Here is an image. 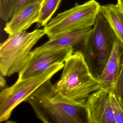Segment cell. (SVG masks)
<instances>
[{"label":"cell","instance_id":"1","mask_svg":"<svg viewBox=\"0 0 123 123\" xmlns=\"http://www.w3.org/2000/svg\"><path fill=\"white\" fill-rule=\"evenodd\" d=\"M37 118L44 123H88L85 105L70 101L48 80L26 99Z\"/></svg>","mask_w":123,"mask_h":123},{"label":"cell","instance_id":"2","mask_svg":"<svg viewBox=\"0 0 123 123\" xmlns=\"http://www.w3.org/2000/svg\"><path fill=\"white\" fill-rule=\"evenodd\" d=\"M54 85L65 98L80 105H85L91 93L102 88L80 51L65 60L60 78Z\"/></svg>","mask_w":123,"mask_h":123},{"label":"cell","instance_id":"3","mask_svg":"<svg viewBox=\"0 0 123 123\" xmlns=\"http://www.w3.org/2000/svg\"><path fill=\"white\" fill-rule=\"evenodd\" d=\"M93 26L84 41L81 52L92 73L97 77L105 65L117 38L100 12Z\"/></svg>","mask_w":123,"mask_h":123},{"label":"cell","instance_id":"4","mask_svg":"<svg viewBox=\"0 0 123 123\" xmlns=\"http://www.w3.org/2000/svg\"><path fill=\"white\" fill-rule=\"evenodd\" d=\"M46 34L43 29L31 32L25 31L9 36L0 46V73L10 77L24 67L31 50Z\"/></svg>","mask_w":123,"mask_h":123},{"label":"cell","instance_id":"5","mask_svg":"<svg viewBox=\"0 0 123 123\" xmlns=\"http://www.w3.org/2000/svg\"><path fill=\"white\" fill-rule=\"evenodd\" d=\"M101 6L95 0H90L59 13L45 26L49 39L71 31L92 27L95 24Z\"/></svg>","mask_w":123,"mask_h":123},{"label":"cell","instance_id":"6","mask_svg":"<svg viewBox=\"0 0 123 123\" xmlns=\"http://www.w3.org/2000/svg\"><path fill=\"white\" fill-rule=\"evenodd\" d=\"M64 63L52 65L36 77L17 80L15 84L4 88L0 93V122L10 118L13 110L26 99L39 87L63 69Z\"/></svg>","mask_w":123,"mask_h":123},{"label":"cell","instance_id":"7","mask_svg":"<svg viewBox=\"0 0 123 123\" xmlns=\"http://www.w3.org/2000/svg\"><path fill=\"white\" fill-rule=\"evenodd\" d=\"M74 52L72 47L30 52L24 67L18 73L17 80L36 77L57 63H63Z\"/></svg>","mask_w":123,"mask_h":123},{"label":"cell","instance_id":"8","mask_svg":"<svg viewBox=\"0 0 123 123\" xmlns=\"http://www.w3.org/2000/svg\"><path fill=\"white\" fill-rule=\"evenodd\" d=\"M111 92L102 88L88 96L85 103L88 123H116L111 104Z\"/></svg>","mask_w":123,"mask_h":123},{"label":"cell","instance_id":"9","mask_svg":"<svg viewBox=\"0 0 123 123\" xmlns=\"http://www.w3.org/2000/svg\"><path fill=\"white\" fill-rule=\"evenodd\" d=\"M123 63V44L117 38L105 65L96 77L102 88L113 90Z\"/></svg>","mask_w":123,"mask_h":123},{"label":"cell","instance_id":"10","mask_svg":"<svg viewBox=\"0 0 123 123\" xmlns=\"http://www.w3.org/2000/svg\"><path fill=\"white\" fill-rule=\"evenodd\" d=\"M42 5L38 3L26 6L14 15L4 28L10 36L25 31L35 23H37Z\"/></svg>","mask_w":123,"mask_h":123},{"label":"cell","instance_id":"11","mask_svg":"<svg viewBox=\"0 0 123 123\" xmlns=\"http://www.w3.org/2000/svg\"><path fill=\"white\" fill-rule=\"evenodd\" d=\"M92 27L81 30L71 31L50 39L41 46L31 51L35 53L46 50L60 49L67 47H72L74 52L77 51V47H81L84 41L92 31Z\"/></svg>","mask_w":123,"mask_h":123},{"label":"cell","instance_id":"12","mask_svg":"<svg viewBox=\"0 0 123 123\" xmlns=\"http://www.w3.org/2000/svg\"><path fill=\"white\" fill-rule=\"evenodd\" d=\"M100 13L106 19L117 39L123 44V11L116 5L101 6Z\"/></svg>","mask_w":123,"mask_h":123},{"label":"cell","instance_id":"13","mask_svg":"<svg viewBox=\"0 0 123 123\" xmlns=\"http://www.w3.org/2000/svg\"><path fill=\"white\" fill-rule=\"evenodd\" d=\"M62 0H46L42 6L37 23L41 26H45L59 8Z\"/></svg>","mask_w":123,"mask_h":123},{"label":"cell","instance_id":"14","mask_svg":"<svg viewBox=\"0 0 123 123\" xmlns=\"http://www.w3.org/2000/svg\"><path fill=\"white\" fill-rule=\"evenodd\" d=\"M112 92L116 96L123 111V63Z\"/></svg>","mask_w":123,"mask_h":123},{"label":"cell","instance_id":"15","mask_svg":"<svg viewBox=\"0 0 123 123\" xmlns=\"http://www.w3.org/2000/svg\"><path fill=\"white\" fill-rule=\"evenodd\" d=\"M111 104L116 123H123V111L114 93L111 91Z\"/></svg>","mask_w":123,"mask_h":123},{"label":"cell","instance_id":"16","mask_svg":"<svg viewBox=\"0 0 123 123\" xmlns=\"http://www.w3.org/2000/svg\"><path fill=\"white\" fill-rule=\"evenodd\" d=\"M46 0H18L13 16L16 14L21 8L29 4L38 3L43 5Z\"/></svg>","mask_w":123,"mask_h":123},{"label":"cell","instance_id":"17","mask_svg":"<svg viewBox=\"0 0 123 123\" xmlns=\"http://www.w3.org/2000/svg\"><path fill=\"white\" fill-rule=\"evenodd\" d=\"M4 76L0 74V88L4 89L6 86V80L4 78Z\"/></svg>","mask_w":123,"mask_h":123},{"label":"cell","instance_id":"18","mask_svg":"<svg viewBox=\"0 0 123 123\" xmlns=\"http://www.w3.org/2000/svg\"><path fill=\"white\" fill-rule=\"evenodd\" d=\"M116 5L123 11V0H117V3Z\"/></svg>","mask_w":123,"mask_h":123}]
</instances>
